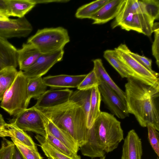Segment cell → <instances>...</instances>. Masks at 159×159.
<instances>
[{"mask_svg": "<svg viewBox=\"0 0 159 159\" xmlns=\"http://www.w3.org/2000/svg\"><path fill=\"white\" fill-rule=\"evenodd\" d=\"M125 84V102L129 114L140 125H150L159 131V88L130 77Z\"/></svg>", "mask_w": 159, "mask_h": 159, "instance_id": "cell-1", "label": "cell"}, {"mask_svg": "<svg viewBox=\"0 0 159 159\" xmlns=\"http://www.w3.org/2000/svg\"><path fill=\"white\" fill-rule=\"evenodd\" d=\"M36 108L40 114L71 136L80 148L86 142L87 118L81 107L69 101L51 107Z\"/></svg>", "mask_w": 159, "mask_h": 159, "instance_id": "cell-2", "label": "cell"}, {"mask_svg": "<svg viewBox=\"0 0 159 159\" xmlns=\"http://www.w3.org/2000/svg\"><path fill=\"white\" fill-rule=\"evenodd\" d=\"M89 129L97 139L106 153L116 148L124 139L120 122L114 115L107 112L101 111Z\"/></svg>", "mask_w": 159, "mask_h": 159, "instance_id": "cell-3", "label": "cell"}, {"mask_svg": "<svg viewBox=\"0 0 159 159\" xmlns=\"http://www.w3.org/2000/svg\"><path fill=\"white\" fill-rule=\"evenodd\" d=\"M70 41L67 30L58 27L39 29L27 42L34 45L42 54H45L63 49Z\"/></svg>", "mask_w": 159, "mask_h": 159, "instance_id": "cell-4", "label": "cell"}, {"mask_svg": "<svg viewBox=\"0 0 159 159\" xmlns=\"http://www.w3.org/2000/svg\"><path fill=\"white\" fill-rule=\"evenodd\" d=\"M28 81V78L20 70L12 85L4 94L0 107L11 116H14L27 108L29 104L27 102Z\"/></svg>", "mask_w": 159, "mask_h": 159, "instance_id": "cell-5", "label": "cell"}, {"mask_svg": "<svg viewBox=\"0 0 159 159\" xmlns=\"http://www.w3.org/2000/svg\"><path fill=\"white\" fill-rule=\"evenodd\" d=\"M121 59L133 74V78L147 84L159 88L158 73L151 71L133 58L129 53L127 46L121 44L115 48Z\"/></svg>", "mask_w": 159, "mask_h": 159, "instance_id": "cell-6", "label": "cell"}, {"mask_svg": "<svg viewBox=\"0 0 159 159\" xmlns=\"http://www.w3.org/2000/svg\"><path fill=\"white\" fill-rule=\"evenodd\" d=\"M24 131H31L44 137L46 129L43 118L34 106L26 108L9 121Z\"/></svg>", "mask_w": 159, "mask_h": 159, "instance_id": "cell-7", "label": "cell"}, {"mask_svg": "<svg viewBox=\"0 0 159 159\" xmlns=\"http://www.w3.org/2000/svg\"><path fill=\"white\" fill-rule=\"evenodd\" d=\"M101 100L104 102L111 114L120 119L129 116L125 102L106 83L101 81L98 86Z\"/></svg>", "mask_w": 159, "mask_h": 159, "instance_id": "cell-8", "label": "cell"}, {"mask_svg": "<svg viewBox=\"0 0 159 159\" xmlns=\"http://www.w3.org/2000/svg\"><path fill=\"white\" fill-rule=\"evenodd\" d=\"M155 12V7L152 0H123L112 27H117L118 23L129 13L146 14L154 19Z\"/></svg>", "mask_w": 159, "mask_h": 159, "instance_id": "cell-9", "label": "cell"}, {"mask_svg": "<svg viewBox=\"0 0 159 159\" xmlns=\"http://www.w3.org/2000/svg\"><path fill=\"white\" fill-rule=\"evenodd\" d=\"M64 52L62 49L57 52L42 54L34 63L23 73L28 78L42 77L56 63L62 59Z\"/></svg>", "mask_w": 159, "mask_h": 159, "instance_id": "cell-10", "label": "cell"}, {"mask_svg": "<svg viewBox=\"0 0 159 159\" xmlns=\"http://www.w3.org/2000/svg\"><path fill=\"white\" fill-rule=\"evenodd\" d=\"M154 20L147 14L129 13L120 21L117 26L127 31L134 30L150 36L153 32Z\"/></svg>", "mask_w": 159, "mask_h": 159, "instance_id": "cell-11", "label": "cell"}, {"mask_svg": "<svg viewBox=\"0 0 159 159\" xmlns=\"http://www.w3.org/2000/svg\"><path fill=\"white\" fill-rule=\"evenodd\" d=\"M33 30L32 25L25 16L6 21L0 20V37L7 39L26 37Z\"/></svg>", "mask_w": 159, "mask_h": 159, "instance_id": "cell-12", "label": "cell"}, {"mask_svg": "<svg viewBox=\"0 0 159 159\" xmlns=\"http://www.w3.org/2000/svg\"><path fill=\"white\" fill-rule=\"evenodd\" d=\"M73 91L69 89L46 90L37 99L34 106L37 108L54 107L69 101Z\"/></svg>", "mask_w": 159, "mask_h": 159, "instance_id": "cell-13", "label": "cell"}, {"mask_svg": "<svg viewBox=\"0 0 159 159\" xmlns=\"http://www.w3.org/2000/svg\"><path fill=\"white\" fill-rule=\"evenodd\" d=\"M141 139L134 129L129 131L124 139L121 159H142Z\"/></svg>", "mask_w": 159, "mask_h": 159, "instance_id": "cell-14", "label": "cell"}, {"mask_svg": "<svg viewBox=\"0 0 159 159\" xmlns=\"http://www.w3.org/2000/svg\"><path fill=\"white\" fill-rule=\"evenodd\" d=\"M86 75H60L45 77L43 80L45 84L52 88H77Z\"/></svg>", "mask_w": 159, "mask_h": 159, "instance_id": "cell-15", "label": "cell"}, {"mask_svg": "<svg viewBox=\"0 0 159 159\" xmlns=\"http://www.w3.org/2000/svg\"><path fill=\"white\" fill-rule=\"evenodd\" d=\"M123 0H109L93 14L90 18L94 24H102L115 18Z\"/></svg>", "mask_w": 159, "mask_h": 159, "instance_id": "cell-16", "label": "cell"}, {"mask_svg": "<svg viewBox=\"0 0 159 159\" xmlns=\"http://www.w3.org/2000/svg\"><path fill=\"white\" fill-rule=\"evenodd\" d=\"M17 53L18 65L22 71L30 67L42 54L36 47L28 42L23 43Z\"/></svg>", "mask_w": 159, "mask_h": 159, "instance_id": "cell-17", "label": "cell"}, {"mask_svg": "<svg viewBox=\"0 0 159 159\" xmlns=\"http://www.w3.org/2000/svg\"><path fill=\"white\" fill-rule=\"evenodd\" d=\"M17 50L7 39L0 37V70L7 67H17Z\"/></svg>", "mask_w": 159, "mask_h": 159, "instance_id": "cell-18", "label": "cell"}, {"mask_svg": "<svg viewBox=\"0 0 159 159\" xmlns=\"http://www.w3.org/2000/svg\"><path fill=\"white\" fill-rule=\"evenodd\" d=\"M40 115L44 122L46 130L70 150L77 153L80 147L75 139L68 134L59 128L50 120Z\"/></svg>", "mask_w": 159, "mask_h": 159, "instance_id": "cell-19", "label": "cell"}, {"mask_svg": "<svg viewBox=\"0 0 159 159\" xmlns=\"http://www.w3.org/2000/svg\"><path fill=\"white\" fill-rule=\"evenodd\" d=\"M7 16L21 18L37 4L35 0H5Z\"/></svg>", "mask_w": 159, "mask_h": 159, "instance_id": "cell-20", "label": "cell"}, {"mask_svg": "<svg viewBox=\"0 0 159 159\" xmlns=\"http://www.w3.org/2000/svg\"><path fill=\"white\" fill-rule=\"evenodd\" d=\"M0 137L3 138L9 137L29 147L37 148L29 135L25 131L12 124H6L5 129L0 133Z\"/></svg>", "mask_w": 159, "mask_h": 159, "instance_id": "cell-21", "label": "cell"}, {"mask_svg": "<svg viewBox=\"0 0 159 159\" xmlns=\"http://www.w3.org/2000/svg\"><path fill=\"white\" fill-rule=\"evenodd\" d=\"M93 61L94 65L93 70L97 76L100 80L106 83L125 102V92L121 89L111 78L104 67L101 59H97Z\"/></svg>", "mask_w": 159, "mask_h": 159, "instance_id": "cell-22", "label": "cell"}, {"mask_svg": "<svg viewBox=\"0 0 159 159\" xmlns=\"http://www.w3.org/2000/svg\"><path fill=\"white\" fill-rule=\"evenodd\" d=\"M103 57L122 78L133 77L132 73L115 49L106 50L104 52Z\"/></svg>", "mask_w": 159, "mask_h": 159, "instance_id": "cell-23", "label": "cell"}, {"mask_svg": "<svg viewBox=\"0 0 159 159\" xmlns=\"http://www.w3.org/2000/svg\"><path fill=\"white\" fill-rule=\"evenodd\" d=\"M101 101L98 86H96L91 89L90 109L87 124L88 129L91 128L100 114V107Z\"/></svg>", "mask_w": 159, "mask_h": 159, "instance_id": "cell-24", "label": "cell"}, {"mask_svg": "<svg viewBox=\"0 0 159 159\" xmlns=\"http://www.w3.org/2000/svg\"><path fill=\"white\" fill-rule=\"evenodd\" d=\"M18 73L16 68L13 66L0 70V101H2L5 92L12 85Z\"/></svg>", "mask_w": 159, "mask_h": 159, "instance_id": "cell-25", "label": "cell"}, {"mask_svg": "<svg viewBox=\"0 0 159 159\" xmlns=\"http://www.w3.org/2000/svg\"><path fill=\"white\" fill-rule=\"evenodd\" d=\"M47 86L43 82L42 77L28 78L27 85V102L31 99H37L46 90Z\"/></svg>", "mask_w": 159, "mask_h": 159, "instance_id": "cell-26", "label": "cell"}, {"mask_svg": "<svg viewBox=\"0 0 159 159\" xmlns=\"http://www.w3.org/2000/svg\"><path fill=\"white\" fill-rule=\"evenodd\" d=\"M91 89L78 90L73 91L69 98L71 101L81 107L87 117H88Z\"/></svg>", "mask_w": 159, "mask_h": 159, "instance_id": "cell-27", "label": "cell"}, {"mask_svg": "<svg viewBox=\"0 0 159 159\" xmlns=\"http://www.w3.org/2000/svg\"><path fill=\"white\" fill-rule=\"evenodd\" d=\"M35 137L45 155L49 159H81L80 155L73 158L61 153L52 146L43 136L37 134Z\"/></svg>", "mask_w": 159, "mask_h": 159, "instance_id": "cell-28", "label": "cell"}, {"mask_svg": "<svg viewBox=\"0 0 159 159\" xmlns=\"http://www.w3.org/2000/svg\"><path fill=\"white\" fill-rule=\"evenodd\" d=\"M109 0H97L83 5L77 10L75 17L78 19H90L91 16Z\"/></svg>", "mask_w": 159, "mask_h": 159, "instance_id": "cell-29", "label": "cell"}, {"mask_svg": "<svg viewBox=\"0 0 159 159\" xmlns=\"http://www.w3.org/2000/svg\"><path fill=\"white\" fill-rule=\"evenodd\" d=\"M45 139L54 148L61 153L71 158H75L78 156L75 153L68 148L58 139L56 138L47 130Z\"/></svg>", "mask_w": 159, "mask_h": 159, "instance_id": "cell-30", "label": "cell"}, {"mask_svg": "<svg viewBox=\"0 0 159 159\" xmlns=\"http://www.w3.org/2000/svg\"><path fill=\"white\" fill-rule=\"evenodd\" d=\"M11 139L24 159H43L37 148H30L13 139Z\"/></svg>", "mask_w": 159, "mask_h": 159, "instance_id": "cell-31", "label": "cell"}, {"mask_svg": "<svg viewBox=\"0 0 159 159\" xmlns=\"http://www.w3.org/2000/svg\"><path fill=\"white\" fill-rule=\"evenodd\" d=\"M101 81L97 76L94 71L92 70L86 75L77 88L78 90H87L92 89L98 86Z\"/></svg>", "mask_w": 159, "mask_h": 159, "instance_id": "cell-32", "label": "cell"}, {"mask_svg": "<svg viewBox=\"0 0 159 159\" xmlns=\"http://www.w3.org/2000/svg\"><path fill=\"white\" fill-rule=\"evenodd\" d=\"M15 146L12 141L3 138L0 148V159H12Z\"/></svg>", "mask_w": 159, "mask_h": 159, "instance_id": "cell-33", "label": "cell"}, {"mask_svg": "<svg viewBox=\"0 0 159 159\" xmlns=\"http://www.w3.org/2000/svg\"><path fill=\"white\" fill-rule=\"evenodd\" d=\"M147 127L148 130V138L150 144L153 149L159 157V133L154 127L148 125Z\"/></svg>", "mask_w": 159, "mask_h": 159, "instance_id": "cell-34", "label": "cell"}, {"mask_svg": "<svg viewBox=\"0 0 159 159\" xmlns=\"http://www.w3.org/2000/svg\"><path fill=\"white\" fill-rule=\"evenodd\" d=\"M153 32L154 33V41L152 46V52L153 56L156 60V63L158 67H159V23H154L152 27Z\"/></svg>", "mask_w": 159, "mask_h": 159, "instance_id": "cell-35", "label": "cell"}, {"mask_svg": "<svg viewBox=\"0 0 159 159\" xmlns=\"http://www.w3.org/2000/svg\"><path fill=\"white\" fill-rule=\"evenodd\" d=\"M130 54L140 63L151 71H153L152 69V60L145 56H143L129 51Z\"/></svg>", "mask_w": 159, "mask_h": 159, "instance_id": "cell-36", "label": "cell"}, {"mask_svg": "<svg viewBox=\"0 0 159 159\" xmlns=\"http://www.w3.org/2000/svg\"><path fill=\"white\" fill-rule=\"evenodd\" d=\"M12 159H24L16 146L14 149Z\"/></svg>", "mask_w": 159, "mask_h": 159, "instance_id": "cell-37", "label": "cell"}, {"mask_svg": "<svg viewBox=\"0 0 159 159\" xmlns=\"http://www.w3.org/2000/svg\"><path fill=\"white\" fill-rule=\"evenodd\" d=\"M7 15L6 11L3 9H0V20L6 21L10 19Z\"/></svg>", "mask_w": 159, "mask_h": 159, "instance_id": "cell-38", "label": "cell"}, {"mask_svg": "<svg viewBox=\"0 0 159 159\" xmlns=\"http://www.w3.org/2000/svg\"><path fill=\"white\" fill-rule=\"evenodd\" d=\"M6 124L2 116L0 114V128H5Z\"/></svg>", "mask_w": 159, "mask_h": 159, "instance_id": "cell-39", "label": "cell"}, {"mask_svg": "<svg viewBox=\"0 0 159 159\" xmlns=\"http://www.w3.org/2000/svg\"><path fill=\"white\" fill-rule=\"evenodd\" d=\"M6 8L5 0H0V9L5 11Z\"/></svg>", "mask_w": 159, "mask_h": 159, "instance_id": "cell-40", "label": "cell"}, {"mask_svg": "<svg viewBox=\"0 0 159 159\" xmlns=\"http://www.w3.org/2000/svg\"><path fill=\"white\" fill-rule=\"evenodd\" d=\"M5 128H0V133L3 131Z\"/></svg>", "mask_w": 159, "mask_h": 159, "instance_id": "cell-41", "label": "cell"}, {"mask_svg": "<svg viewBox=\"0 0 159 159\" xmlns=\"http://www.w3.org/2000/svg\"><path fill=\"white\" fill-rule=\"evenodd\" d=\"M105 158H106V156L105 155L103 157H100V159H105ZM91 159H93V158H92Z\"/></svg>", "mask_w": 159, "mask_h": 159, "instance_id": "cell-42", "label": "cell"}, {"mask_svg": "<svg viewBox=\"0 0 159 159\" xmlns=\"http://www.w3.org/2000/svg\"><path fill=\"white\" fill-rule=\"evenodd\" d=\"M48 159H49L48 158Z\"/></svg>", "mask_w": 159, "mask_h": 159, "instance_id": "cell-43", "label": "cell"}]
</instances>
